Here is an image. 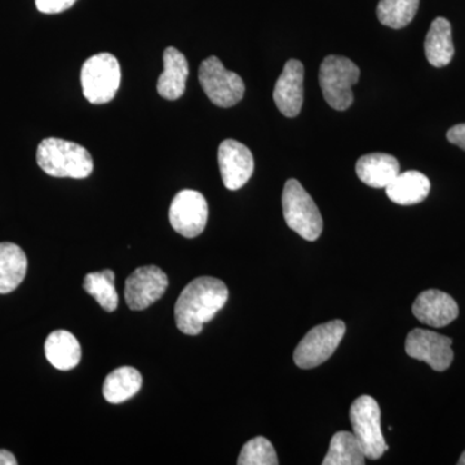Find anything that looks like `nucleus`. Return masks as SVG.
<instances>
[{"mask_svg": "<svg viewBox=\"0 0 465 465\" xmlns=\"http://www.w3.org/2000/svg\"><path fill=\"white\" fill-rule=\"evenodd\" d=\"M425 56L434 67L448 66L454 57L451 24L443 17H437L430 25L424 43Z\"/></svg>", "mask_w": 465, "mask_h": 465, "instance_id": "aec40b11", "label": "nucleus"}, {"mask_svg": "<svg viewBox=\"0 0 465 465\" xmlns=\"http://www.w3.org/2000/svg\"><path fill=\"white\" fill-rule=\"evenodd\" d=\"M356 171L361 182L375 189L387 188L400 173V163L393 155L372 153L358 159Z\"/></svg>", "mask_w": 465, "mask_h": 465, "instance_id": "dca6fc26", "label": "nucleus"}, {"mask_svg": "<svg viewBox=\"0 0 465 465\" xmlns=\"http://www.w3.org/2000/svg\"><path fill=\"white\" fill-rule=\"evenodd\" d=\"M458 464L465 465V451L463 452V455H461L460 459H459Z\"/></svg>", "mask_w": 465, "mask_h": 465, "instance_id": "c85d7f7f", "label": "nucleus"}, {"mask_svg": "<svg viewBox=\"0 0 465 465\" xmlns=\"http://www.w3.org/2000/svg\"><path fill=\"white\" fill-rule=\"evenodd\" d=\"M167 287V274L161 268L155 265L142 266L125 281V302L133 311H143L158 302Z\"/></svg>", "mask_w": 465, "mask_h": 465, "instance_id": "9d476101", "label": "nucleus"}, {"mask_svg": "<svg viewBox=\"0 0 465 465\" xmlns=\"http://www.w3.org/2000/svg\"><path fill=\"white\" fill-rule=\"evenodd\" d=\"M36 162L45 173L54 177L85 179L94 171V161L87 149L56 137H48L39 143Z\"/></svg>", "mask_w": 465, "mask_h": 465, "instance_id": "f03ea898", "label": "nucleus"}, {"mask_svg": "<svg viewBox=\"0 0 465 465\" xmlns=\"http://www.w3.org/2000/svg\"><path fill=\"white\" fill-rule=\"evenodd\" d=\"M217 161L223 183L229 191H238L246 185L255 170L252 153L237 140L228 139L220 143Z\"/></svg>", "mask_w": 465, "mask_h": 465, "instance_id": "f8f14e48", "label": "nucleus"}, {"mask_svg": "<svg viewBox=\"0 0 465 465\" xmlns=\"http://www.w3.org/2000/svg\"><path fill=\"white\" fill-rule=\"evenodd\" d=\"M17 460L8 450H0V465H16Z\"/></svg>", "mask_w": 465, "mask_h": 465, "instance_id": "cd10ccee", "label": "nucleus"}, {"mask_svg": "<svg viewBox=\"0 0 465 465\" xmlns=\"http://www.w3.org/2000/svg\"><path fill=\"white\" fill-rule=\"evenodd\" d=\"M351 423L353 434L362 446L366 459L378 460L385 451L387 443L381 430V407L372 397H358L351 406Z\"/></svg>", "mask_w": 465, "mask_h": 465, "instance_id": "423d86ee", "label": "nucleus"}, {"mask_svg": "<svg viewBox=\"0 0 465 465\" xmlns=\"http://www.w3.org/2000/svg\"><path fill=\"white\" fill-rule=\"evenodd\" d=\"M412 313L421 323L432 327H443L458 318L457 302L440 290H427L416 298Z\"/></svg>", "mask_w": 465, "mask_h": 465, "instance_id": "4468645a", "label": "nucleus"}, {"mask_svg": "<svg viewBox=\"0 0 465 465\" xmlns=\"http://www.w3.org/2000/svg\"><path fill=\"white\" fill-rule=\"evenodd\" d=\"M229 291L223 281L200 277L180 293L174 305L177 329L185 335H200L204 324L215 318L228 302Z\"/></svg>", "mask_w": 465, "mask_h": 465, "instance_id": "f257e3e1", "label": "nucleus"}, {"mask_svg": "<svg viewBox=\"0 0 465 465\" xmlns=\"http://www.w3.org/2000/svg\"><path fill=\"white\" fill-rule=\"evenodd\" d=\"M171 226L185 238H195L203 232L208 220L206 198L200 192L185 189L174 195L171 203Z\"/></svg>", "mask_w": 465, "mask_h": 465, "instance_id": "1a4fd4ad", "label": "nucleus"}, {"mask_svg": "<svg viewBox=\"0 0 465 465\" xmlns=\"http://www.w3.org/2000/svg\"><path fill=\"white\" fill-rule=\"evenodd\" d=\"M188 75L186 57L176 48L168 47L163 54V73L157 82L159 96L170 101L180 99L186 90Z\"/></svg>", "mask_w": 465, "mask_h": 465, "instance_id": "2eb2a0df", "label": "nucleus"}, {"mask_svg": "<svg viewBox=\"0 0 465 465\" xmlns=\"http://www.w3.org/2000/svg\"><path fill=\"white\" fill-rule=\"evenodd\" d=\"M388 198L401 206H411L423 202L430 192V182L419 171H407L385 188Z\"/></svg>", "mask_w": 465, "mask_h": 465, "instance_id": "f3484780", "label": "nucleus"}, {"mask_svg": "<svg viewBox=\"0 0 465 465\" xmlns=\"http://www.w3.org/2000/svg\"><path fill=\"white\" fill-rule=\"evenodd\" d=\"M275 105L287 118L300 114L304 101V65L298 60L287 61L275 84Z\"/></svg>", "mask_w": 465, "mask_h": 465, "instance_id": "ddd939ff", "label": "nucleus"}, {"mask_svg": "<svg viewBox=\"0 0 465 465\" xmlns=\"http://www.w3.org/2000/svg\"><path fill=\"white\" fill-rule=\"evenodd\" d=\"M237 463L240 465H277L280 461H278L277 452H275L271 440L264 437H255L243 446Z\"/></svg>", "mask_w": 465, "mask_h": 465, "instance_id": "393cba45", "label": "nucleus"}, {"mask_svg": "<svg viewBox=\"0 0 465 465\" xmlns=\"http://www.w3.org/2000/svg\"><path fill=\"white\" fill-rule=\"evenodd\" d=\"M286 224L305 241L314 242L323 231V220L317 204L302 183L295 179L286 183L282 194Z\"/></svg>", "mask_w": 465, "mask_h": 465, "instance_id": "7ed1b4c3", "label": "nucleus"}, {"mask_svg": "<svg viewBox=\"0 0 465 465\" xmlns=\"http://www.w3.org/2000/svg\"><path fill=\"white\" fill-rule=\"evenodd\" d=\"M143 385V376L130 366L118 367L106 376L103 385L104 399L109 403H122L133 399Z\"/></svg>", "mask_w": 465, "mask_h": 465, "instance_id": "412c9836", "label": "nucleus"}, {"mask_svg": "<svg viewBox=\"0 0 465 465\" xmlns=\"http://www.w3.org/2000/svg\"><path fill=\"white\" fill-rule=\"evenodd\" d=\"M114 272L101 271L85 275L84 289L99 302L106 312H114L118 308V292L115 290Z\"/></svg>", "mask_w": 465, "mask_h": 465, "instance_id": "5701e85b", "label": "nucleus"}, {"mask_svg": "<svg viewBox=\"0 0 465 465\" xmlns=\"http://www.w3.org/2000/svg\"><path fill=\"white\" fill-rule=\"evenodd\" d=\"M48 362L57 370L74 369L81 362L82 347L72 332L57 330L48 335L45 344Z\"/></svg>", "mask_w": 465, "mask_h": 465, "instance_id": "a211bd4d", "label": "nucleus"}, {"mask_svg": "<svg viewBox=\"0 0 465 465\" xmlns=\"http://www.w3.org/2000/svg\"><path fill=\"white\" fill-rule=\"evenodd\" d=\"M76 0H35L36 8L45 15H56L72 8Z\"/></svg>", "mask_w": 465, "mask_h": 465, "instance_id": "a878e982", "label": "nucleus"}, {"mask_svg": "<svg viewBox=\"0 0 465 465\" xmlns=\"http://www.w3.org/2000/svg\"><path fill=\"white\" fill-rule=\"evenodd\" d=\"M345 323L341 320L318 324L304 336L293 353L300 369H314L322 365L335 353L345 335Z\"/></svg>", "mask_w": 465, "mask_h": 465, "instance_id": "6e6552de", "label": "nucleus"}, {"mask_svg": "<svg viewBox=\"0 0 465 465\" xmlns=\"http://www.w3.org/2000/svg\"><path fill=\"white\" fill-rule=\"evenodd\" d=\"M198 79L208 99L220 108H232L243 99L246 91L243 79L226 70L216 56L202 61Z\"/></svg>", "mask_w": 465, "mask_h": 465, "instance_id": "0eeeda50", "label": "nucleus"}, {"mask_svg": "<svg viewBox=\"0 0 465 465\" xmlns=\"http://www.w3.org/2000/svg\"><path fill=\"white\" fill-rule=\"evenodd\" d=\"M366 455L353 432H338L330 442L323 465H363Z\"/></svg>", "mask_w": 465, "mask_h": 465, "instance_id": "4be33fe9", "label": "nucleus"}, {"mask_svg": "<svg viewBox=\"0 0 465 465\" xmlns=\"http://www.w3.org/2000/svg\"><path fill=\"white\" fill-rule=\"evenodd\" d=\"M27 258L17 244L11 242L0 243V293L12 292L25 280Z\"/></svg>", "mask_w": 465, "mask_h": 465, "instance_id": "6ab92c4d", "label": "nucleus"}, {"mask_svg": "<svg viewBox=\"0 0 465 465\" xmlns=\"http://www.w3.org/2000/svg\"><path fill=\"white\" fill-rule=\"evenodd\" d=\"M448 140L459 148L465 150V124H457L448 131Z\"/></svg>", "mask_w": 465, "mask_h": 465, "instance_id": "bb28decb", "label": "nucleus"}, {"mask_svg": "<svg viewBox=\"0 0 465 465\" xmlns=\"http://www.w3.org/2000/svg\"><path fill=\"white\" fill-rule=\"evenodd\" d=\"M360 79V69L353 61L342 56L324 58L320 67V85L324 100L335 110H347L353 104L351 87Z\"/></svg>", "mask_w": 465, "mask_h": 465, "instance_id": "39448f33", "label": "nucleus"}, {"mask_svg": "<svg viewBox=\"0 0 465 465\" xmlns=\"http://www.w3.org/2000/svg\"><path fill=\"white\" fill-rule=\"evenodd\" d=\"M121 66L112 54H97L88 58L81 70L82 90L94 105L114 99L121 85Z\"/></svg>", "mask_w": 465, "mask_h": 465, "instance_id": "20e7f679", "label": "nucleus"}, {"mask_svg": "<svg viewBox=\"0 0 465 465\" xmlns=\"http://www.w3.org/2000/svg\"><path fill=\"white\" fill-rule=\"evenodd\" d=\"M420 0H381L378 18L382 25L391 29H402L414 20Z\"/></svg>", "mask_w": 465, "mask_h": 465, "instance_id": "b1692460", "label": "nucleus"}, {"mask_svg": "<svg viewBox=\"0 0 465 465\" xmlns=\"http://www.w3.org/2000/svg\"><path fill=\"white\" fill-rule=\"evenodd\" d=\"M452 341L428 330L415 329L407 335L405 351L410 357L424 361L436 371H445L454 361Z\"/></svg>", "mask_w": 465, "mask_h": 465, "instance_id": "9b49d317", "label": "nucleus"}]
</instances>
